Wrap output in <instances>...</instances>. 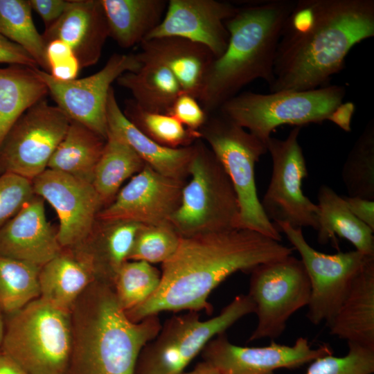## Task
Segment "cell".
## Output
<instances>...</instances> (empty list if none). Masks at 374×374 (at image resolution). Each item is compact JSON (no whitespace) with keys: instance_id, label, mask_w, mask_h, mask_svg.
Returning <instances> with one entry per match:
<instances>
[{"instance_id":"8992f818","label":"cell","mask_w":374,"mask_h":374,"mask_svg":"<svg viewBox=\"0 0 374 374\" xmlns=\"http://www.w3.org/2000/svg\"><path fill=\"white\" fill-rule=\"evenodd\" d=\"M194 145L180 203L169 223L180 237L239 228L240 207L232 184L211 149Z\"/></svg>"},{"instance_id":"8fae6325","label":"cell","mask_w":374,"mask_h":374,"mask_svg":"<svg viewBox=\"0 0 374 374\" xmlns=\"http://www.w3.org/2000/svg\"><path fill=\"white\" fill-rule=\"evenodd\" d=\"M301 127H294L286 139L270 137L266 142L272 160L270 182L260 202L267 218L293 227L319 229L318 205L306 197L302 180L308 176L299 136Z\"/></svg>"},{"instance_id":"7bdbcfd3","label":"cell","mask_w":374,"mask_h":374,"mask_svg":"<svg viewBox=\"0 0 374 374\" xmlns=\"http://www.w3.org/2000/svg\"><path fill=\"white\" fill-rule=\"evenodd\" d=\"M32 10L42 19L45 29L53 24L66 11L70 0H28Z\"/></svg>"},{"instance_id":"2e32d148","label":"cell","mask_w":374,"mask_h":374,"mask_svg":"<svg viewBox=\"0 0 374 374\" xmlns=\"http://www.w3.org/2000/svg\"><path fill=\"white\" fill-rule=\"evenodd\" d=\"M323 344L312 348L305 337H299L293 346L276 344L267 346L246 347L232 344L225 332L211 339L202 354L204 361L222 374H272L278 368H295L315 359L332 354Z\"/></svg>"},{"instance_id":"603a6c76","label":"cell","mask_w":374,"mask_h":374,"mask_svg":"<svg viewBox=\"0 0 374 374\" xmlns=\"http://www.w3.org/2000/svg\"><path fill=\"white\" fill-rule=\"evenodd\" d=\"M108 132L127 143L144 161L157 172L175 179L183 180L188 168L194 145L172 148L162 145L145 135L124 115L113 87L111 88L106 109Z\"/></svg>"},{"instance_id":"c3c4849f","label":"cell","mask_w":374,"mask_h":374,"mask_svg":"<svg viewBox=\"0 0 374 374\" xmlns=\"http://www.w3.org/2000/svg\"><path fill=\"white\" fill-rule=\"evenodd\" d=\"M3 312L0 310V346L2 344L3 335H4V331H5V322L6 320L4 319Z\"/></svg>"},{"instance_id":"52a82bcc","label":"cell","mask_w":374,"mask_h":374,"mask_svg":"<svg viewBox=\"0 0 374 374\" xmlns=\"http://www.w3.org/2000/svg\"><path fill=\"white\" fill-rule=\"evenodd\" d=\"M345 95V87L339 85L267 94L247 91L230 98L217 112L266 144L280 125L302 127L329 121Z\"/></svg>"},{"instance_id":"7402d4cb","label":"cell","mask_w":374,"mask_h":374,"mask_svg":"<svg viewBox=\"0 0 374 374\" xmlns=\"http://www.w3.org/2000/svg\"><path fill=\"white\" fill-rule=\"evenodd\" d=\"M327 326L337 338L374 348V257L354 276Z\"/></svg>"},{"instance_id":"d6a6232c","label":"cell","mask_w":374,"mask_h":374,"mask_svg":"<svg viewBox=\"0 0 374 374\" xmlns=\"http://www.w3.org/2000/svg\"><path fill=\"white\" fill-rule=\"evenodd\" d=\"M40 267L0 255V310L9 315L40 296Z\"/></svg>"},{"instance_id":"bcb514c9","label":"cell","mask_w":374,"mask_h":374,"mask_svg":"<svg viewBox=\"0 0 374 374\" xmlns=\"http://www.w3.org/2000/svg\"><path fill=\"white\" fill-rule=\"evenodd\" d=\"M0 374H27L15 362L0 351Z\"/></svg>"},{"instance_id":"4dcf8cb0","label":"cell","mask_w":374,"mask_h":374,"mask_svg":"<svg viewBox=\"0 0 374 374\" xmlns=\"http://www.w3.org/2000/svg\"><path fill=\"white\" fill-rule=\"evenodd\" d=\"M145 165L144 161L127 143L108 132L92 183L103 208L114 200L122 184L141 171Z\"/></svg>"},{"instance_id":"cb8c5ba5","label":"cell","mask_w":374,"mask_h":374,"mask_svg":"<svg viewBox=\"0 0 374 374\" xmlns=\"http://www.w3.org/2000/svg\"><path fill=\"white\" fill-rule=\"evenodd\" d=\"M142 224L96 220L90 233L71 248L91 265L95 279L114 287L115 278L128 260L137 231Z\"/></svg>"},{"instance_id":"7c38bea8","label":"cell","mask_w":374,"mask_h":374,"mask_svg":"<svg viewBox=\"0 0 374 374\" xmlns=\"http://www.w3.org/2000/svg\"><path fill=\"white\" fill-rule=\"evenodd\" d=\"M70 119L44 99L26 110L0 146V175L14 174L30 181L47 169Z\"/></svg>"},{"instance_id":"f6af8a7d","label":"cell","mask_w":374,"mask_h":374,"mask_svg":"<svg viewBox=\"0 0 374 374\" xmlns=\"http://www.w3.org/2000/svg\"><path fill=\"white\" fill-rule=\"evenodd\" d=\"M355 111L352 103H342L332 114L330 121L332 122L346 132H350L351 118Z\"/></svg>"},{"instance_id":"e575fe53","label":"cell","mask_w":374,"mask_h":374,"mask_svg":"<svg viewBox=\"0 0 374 374\" xmlns=\"http://www.w3.org/2000/svg\"><path fill=\"white\" fill-rule=\"evenodd\" d=\"M123 112L145 135L166 147L189 146L201 137L199 132L188 130L170 114L147 111L133 99L125 102Z\"/></svg>"},{"instance_id":"44dd1931","label":"cell","mask_w":374,"mask_h":374,"mask_svg":"<svg viewBox=\"0 0 374 374\" xmlns=\"http://www.w3.org/2000/svg\"><path fill=\"white\" fill-rule=\"evenodd\" d=\"M140 45L141 51L137 53L139 58L165 66L176 78L183 93L199 99L215 58L208 48L179 37L146 39Z\"/></svg>"},{"instance_id":"ba28073f","label":"cell","mask_w":374,"mask_h":374,"mask_svg":"<svg viewBox=\"0 0 374 374\" xmlns=\"http://www.w3.org/2000/svg\"><path fill=\"white\" fill-rule=\"evenodd\" d=\"M199 130L227 174L240 207V229L281 242L280 231L265 214L259 200L255 166L267 152L266 144L219 112Z\"/></svg>"},{"instance_id":"f546056e","label":"cell","mask_w":374,"mask_h":374,"mask_svg":"<svg viewBox=\"0 0 374 374\" xmlns=\"http://www.w3.org/2000/svg\"><path fill=\"white\" fill-rule=\"evenodd\" d=\"M139 59L141 67L136 71L123 73L116 80L117 84L129 90L133 100L143 109L168 114L182 93L179 84L165 66L152 60Z\"/></svg>"},{"instance_id":"ffe728a7","label":"cell","mask_w":374,"mask_h":374,"mask_svg":"<svg viewBox=\"0 0 374 374\" xmlns=\"http://www.w3.org/2000/svg\"><path fill=\"white\" fill-rule=\"evenodd\" d=\"M42 35L45 45L53 39L66 43L81 69L96 64L109 37L100 0H70L63 15Z\"/></svg>"},{"instance_id":"836d02e7","label":"cell","mask_w":374,"mask_h":374,"mask_svg":"<svg viewBox=\"0 0 374 374\" xmlns=\"http://www.w3.org/2000/svg\"><path fill=\"white\" fill-rule=\"evenodd\" d=\"M348 197L374 201V120H371L349 152L341 170Z\"/></svg>"},{"instance_id":"4316f807","label":"cell","mask_w":374,"mask_h":374,"mask_svg":"<svg viewBox=\"0 0 374 374\" xmlns=\"http://www.w3.org/2000/svg\"><path fill=\"white\" fill-rule=\"evenodd\" d=\"M319 209L317 240L325 244L335 235L349 241L356 251L374 256L373 232L358 220L348 208L343 197L326 185L320 186L318 194Z\"/></svg>"},{"instance_id":"ac0fdd59","label":"cell","mask_w":374,"mask_h":374,"mask_svg":"<svg viewBox=\"0 0 374 374\" xmlns=\"http://www.w3.org/2000/svg\"><path fill=\"white\" fill-rule=\"evenodd\" d=\"M238 8L217 0H170L161 21L145 40L182 37L206 46L218 57L226 50L229 39L226 21Z\"/></svg>"},{"instance_id":"b9f144b4","label":"cell","mask_w":374,"mask_h":374,"mask_svg":"<svg viewBox=\"0 0 374 374\" xmlns=\"http://www.w3.org/2000/svg\"><path fill=\"white\" fill-rule=\"evenodd\" d=\"M0 63L18 64L37 69L34 59L21 47L0 34Z\"/></svg>"},{"instance_id":"f35d334b","label":"cell","mask_w":374,"mask_h":374,"mask_svg":"<svg viewBox=\"0 0 374 374\" xmlns=\"http://www.w3.org/2000/svg\"><path fill=\"white\" fill-rule=\"evenodd\" d=\"M35 195L31 181L14 174L0 175V229Z\"/></svg>"},{"instance_id":"8d00e7d4","label":"cell","mask_w":374,"mask_h":374,"mask_svg":"<svg viewBox=\"0 0 374 374\" xmlns=\"http://www.w3.org/2000/svg\"><path fill=\"white\" fill-rule=\"evenodd\" d=\"M180 238L170 223L142 225L136 233L128 260L162 264L175 253Z\"/></svg>"},{"instance_id":"ee69618b","label":"cell","mask_w":374,"mask_h":374,"mask_svg":"<svg viewBox=\"0 0 374 374\" xmlns=\"http://www.w3.org/2000/svg\"><path fill=\"white\" fill-rule=\"evenodd\" d=\"M343 197L351 213L374 231V201L348 196Z\"/></svg>"},{"instance_id":"30bf717a","label":"cell","mask_w":374,"mask_h":374,"mask_svg":"<svg viewBox=\"0 0 374 374\" xmlns=\"http://www.w3.org/2000/svg\"><path fill=\"white\" fill-rule=\"evenodd\" d=\"M250 272L247 294L255 305L258 323L248 341L274 340L283 334L290 317L308 306V275L301 259L292 255L260 264Z\"/></svg>"},{"instance_id":"83f0119b","label":"cell","mask_w":374,"mask_h":374,"mask_svg":"<svg viewBox=\"0 0 374 374\" xmlns=\"http://www.w3.org/2000/svg\"><path fill=\"white\" fill-rule=\"evenodd\" d=\"M37 69L18 64L0 67V146L19 117L48 93Z\"/></svg>"},{"instance_id":"5b68a950","label":"cell","mask_w":374,"mask_h":374,"mask_svg":"<svg viewBox=\"0 0 374 374\" xmlns=\"http://www.w3.org/2000/svg\"><path fill=\"white\" fill-rule=\"evenodd\" d=\"M1 351L27 374H66L72 346L70 312L40 297L8 315Z\"/></svg>"},{"instance_id":"9a60e30c","label":"cell","mask_w":374,"mask_h":374,"mask_svg":"<svg viewBox=\"0 0 374 374\" xmlns=\"http://www.w3.org/2000/svg\"><path fill=\"white\" fill-rule=\"evenodd\" d=\"M34 193L56 211L57 239L62 248H73L90 233L103 208L92 184L67 174L46 169L32 181Z\"/></svg>"},{"instance_id":"1f68e13d","label":"cell","mask_w":374,"mask_h":374,"mask_svg":"<svg viewBox=\"0 0 374 374\" xmlns=\"http://www.w3.org/2000/svg\"><path fill=\"white\" fill-rule=\"evenodd\" d=\"M0 34L25 50L48 73L46 45L33 22L28 0H0Z\"/></svg>"},{"instance_id":"e0dca14e","label":"cell","mask_w":374,"mask_h":374,"mask_svg":"<svg viewBox=\"0 0 374 374\" xmlns=\"http://www.w3.org/2000/svg\"><path fill=\"white\" fill-rule=\"evenodd\" d=\"M184 186L182 180L164 176L145 164L100 210L97 219L142 225L169 223L180 203Z\"/></svg>"},{"instance_id":"d590c367","label":"cell","mask_w":374,"mask_h":374,"mask_svg":"<svg viewBox=\"0 0 374 374\" xmlns=\"http://www.w3.org/2000/svg\"><path fill=\"white\" fill-rule=\"evenodd\" d=\"M161 273L152 264L127 260L119 269L114 290L121 308L132 310L148 299L159 286Z\"/></svg>"},{"instance_id":"4fadbf2b","label":"cell","mask_w":374,"mask_h":374,"mask_svg":"<svg viewBox=\"0 0 374 374\" xmlns=\"http://www.w3.org/2000/svg\"><path fill=\"white\" fill-rule=\"evenodd\" d=\"M283 231L301 256L309 277L311 293L307 317L314 325L334 317L354 276L371 257L356 250L327 254L317 251L305 239L302 228L274 224Z\"/></svg>"},{"instance_id":"681fc988","label":"cell","mask_w":374,"mask_h":374,"mask_svg":"<svg viewBox=\"0 0 374 374\" xmlns=\"http://www.w3.org/2000/svg\"><path fill=\"white\" fill-rule=\"evenodd\" d=\"M0 351H1V348H0Z\"/></svg>"},{"instance_id":"ab89813d","label":"cell","mask_w":374,"mask_h":374,"mask_svg":"<svg viewBox=\"0 0 374 374\" xmlns=\"http://www.w3.org/2000/svg\"><path fill=\"white\" fill-rule=\"evenodd\" d=\"M45 58L48 73L59 81L76 79L82 69L72 49L59 39H53L46 44Z\"/></svg>"},{"instance_id":"7dc6e473","label":"cell","mask_w":374,"mask_h":374,"mask_svg":"<svg viewBox=\"0 0 374 374\" xmlns=\"http://www.w3.org/2000/svg\"><path fill=\"white\" fill-rule=\"evenodd\" d=\"M181 374H222L211 364L203 361L196 365L190 371L183 372Z\"/></svg>"},{"instance_id":"9c48e42d","label":"cell","mask_w":374,"mask_h":374,"mask_svg":"<svg viewBox=\"0 0 374 374\" xmlns=\"http://www.w3.org/2000/svg\"><path fill=\"white\" fill-rule=\"evenodd\" d=\"M254 312L249 296L240 294L217 315L205 321L195 311L172 317L141 351L135 374H181L211 339Z\"/></svg>"},{"instance_id":"7a4b0ae2","label":"cell","mask_w":374,"mask_h":374,"mask_svg":"<svg viewBox=\"0 0 374 374\" xmlns=\"http://www.w3.org/2000/svg\"><path fill=\"white\" fill-rule=\"evenodd\" d=\"M293 249L247 229L181 237L175 253L162 263L156 292L125 313L136 323L162 312L203 310L211 314L208 299L226 278L290 256Z\"/></svg>"},{"instance_id":"6da1fadb","label":"cell","mask_w":374,"mask_h":374,"mask_svg":"<svg viewBox=\"0 0 374 374\" xmlns=\"http://www.w3.org/2000/svg\"><path fill=\"white\" fill-rule=\"evenodd\" d=\"M373 36V0L295 1L278 43L270 92L328 86L350 49Z\"/></svg>"},{"instance_id":"277c9868","label":"cell","mask_w":374,"mask_h":374,"mask_svg":"<svg viewBox=\"0 0 374 374\" xmlns=\"http://www.w3.org/2000/svg\"><path fill=\"white\" fill-rule=\"evenodd\" d=\"M293 1L269 0L238 8L226 21L229 34L224 52L213 60L198 99L208 115L257 79L269 85L285 22Z\"/></svg>"},{"instance_id":"5bb4252c","label":"cell","mask_w":374,"mask_h":374,"mask_svg":"<svg viewBox=\"0 0 374 374\" xmlns=\"http://www.w3.org/2000/svg\"><path fill=\"white\" fill-rule=\"evenodd\" d=\"M141 66L136 54H113L98 72L62 82L37 69L48 93L70 121L78 122L107 139V103L112 84L123 73Z\"/></svg>"},{"instance_id":"d6986e66","label":"cell","mask_w":374,"mask_h":374,"mask_svg":"<svg viewBox=\"0 0 374 374\" xmlns=\"http://www.w3.org/2000/svg\"><path fill=\"white\" fill-rule=\"evenodd\" d=\"M44 199L35 195L0 229V255L42 267L60 253L57 231L47 220Z\"/></svg>"},{"instance_id":"74e56055","label":"cell","mask_w":374,"mask_h":374,"mask_svg":"<svg viewBox=\"0 0 374 374\" xmlns=\"http://www.w3.org/2000/svg\"><path fill=\"white\" fill-rule=\"evenodd\" d=\"M348 343V353L344 357L332 354L313 360L305 374H373L374 348Z\"/></svg>"},{"instance_id":"d4e9b609","label":"cell","mask_w":374,"mask_h":374,"mask_svg":"<svg viewBox=\"0 0 374 374\" xmlns=\"http://www.w3.org/2000/svg\"><path fill=\"white\" fill-rule=\"evenodd\" d=\"M94 280L91 264L73 249L62 248L39 269V297L57 308L70 312L77 299Z\"/></svg>"},{"instance_id":"484cf974","label":"cell","mask_w":374,"mask_h":374,"mask_svg":"<svg viewBox=\"0 0 374 374\" xmlns=\"http://www.w3.org/2000/svg\"><path fill=\"white\" fill-rule=\"evenodd\" d=\"M111 37L121 48L141 44L161 21L165 0H100Z\"/></svg>"},{"instance_id":"3957f363","label":"cell","mask_w":374,"mask_h":374,"mask_svg":"<svg viewBox=\"0 0 374 374\" xmlns=\"http://www.w3.org/2000/svg\"><path fill=\"white\" fill-rule=\"evenodd\" d=\"M73 374H135L141 351L161 328L158 315L132 322L114 287L95 279L71 308ZM67 373V372H66Z\"/></svg>"},{"instance_id":"f1b7e54d","label":"cell","mask_w":374,"mask_h":374,"mask_svg":"<svg viewBox=\"0 0 374 374\" xmlns=\"http://www.w3.org/2000/svg\"><path fill=\"white\" fill-rule=\"evenodd\" d=\"M106 139L87 127L71 121L53 154L47 169L59 171L92 184Z\"/></svg>"},{"instance_id":"60d3db41","label":"cell","mask_w":374,"mask_h":374,"mask_svg":"<svg viewBox=\"0 0 374 374\" xmlns=\"http://www.w3.org/2000/svg\"><path fill=\"white\" fill-rule=\"evenodd\" d=\"M168 114L188 130L196 132L204 125L209 116L197 98L183 92L177 98Z\"/></svg>"}]
</instances>
